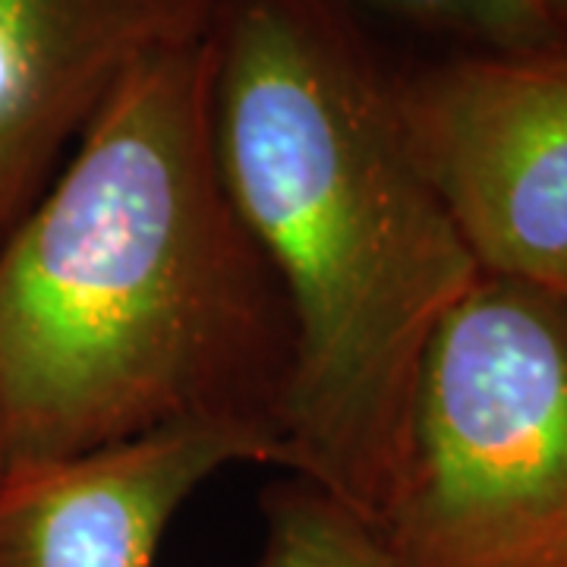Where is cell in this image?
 <instances>
[{"label":"cell","mask_w":567,"mask_h":567,"mask_svg":"<svg viewBox=\"0 0 567 567\" xmlns=\"http://www.w3.org/2000/svg\"><path fill=\"white\" fill-rule=\"evenodd\" d=\"M212 89V35L142 61L3 237L0 473L177 425L281 439L293 324L224 189Z\"/></svg>","instance_id":"6da1fadb"},{"label":"cell","mask_w":567,"mask_h":567,"mask_svg":"<svg viewBox=\"0 0 567 567\" xmlns=\"http://www.w3.org/2000/svg\"><path fill=\"white\" fill-rule=\"evenodd\" d=\"M215 152L281 284L284 473L375 524L435 328L483 275L406 148L394 66L338 0H221Z\"/></svg>","instance_id":"7a4b0ae2"},{"label":"cell","mask_w":567,"mask_h":567,"mask_svg":"<svg viewBox=\"0 0 567 567\" xmlns=\"http://www.w3.org/2000/svg\"><path fill=\"white\" fill-rule=\"evenodd\" d=\"M375 529L394 567H567V293L480 275L454 303Z\"/></svg>","instance_id":"3957f363"},{"label":"cell","mask_w":567,"mask_h":567,"mask_svg":"<svg viewBox=\"0 0 567 567\" xmlns=\"http://www.w3.org/2000/svg\"><path fill=\"white\" fill-rule=\"evenodd\" d=\"M406 148L483 275L565 290L567 48L394 66Z\"/></svg>","instance_id":"277c9868"},{"label":"cell","mask_w":567,"mask_h":567,"mask_svg":"<svg viewBox=\"0 0 567 567\" xmlns=\"http://www.w3.org/2000/svg\"><path fill=\"white\" fill-rule=\"evenodd\" d=\"M284 470L281 439L249 423L164 429L0 473V567H155L171 520L227 466Z\"/></svg>","instance_id":"5b68a950"},{"label":"cell","mask_w":567,"mask_h":567,"mask_svg":"<svg viewBox=\"0 0 567 567\" xmlns=\"http://www.w3.org/2000/svg\"><path fill=\"white\" fill-rule=\"evenodd\" d=\"M221 0H0V244L121 82L208 39Z\"/></svg>","instance_id":"8992f818"},{"label":"cell","mask_w":567,"mask_h":567,"mask_svg":"<svg viewBox=\"0 0 567 567\" xmlns=\"http://www.w3.org/2000/svg\"><path fill=\"white\" fill-rule=\"evenodd\" d=\"M256 567H394L375 524L309 480L287 476L262 498Z\"/></svg>","instance_id":"52a82bcc"},{"label":"cell","mask_w":567,"mask_h":567,"mask_svg":"<svg viewBox=\"0 0 567 567\" xmlns=\"http://www.w3.org/2000/svg\"><path fill=\"white\" fill-rule=\"evenodd\" d=\"M445 39L454 51H546L561 48L539 0H338Z\"/></svg>","instance_id":"ba28073f"},{"label":"cell","mask_w":567,"mask_h":567,"mask_svg":"<svg viewBox=\"0 0 567 567\" xmlns=\"http://www.w3.org/2000/svg\"><path fill=\"white\" fill-rule=\"evenodd\" d=\"M539 3H543V13H546L558 44L567 48V0H539Z\"/></svg>","instance_id":"9c48e42d"},{"label":"cell","mask_w":567,"mask_h":567,"mask_svg":"<svg viewBox=\"0 0 567 567\" xmlns=\"http://www.w3.org/2000/svg\"><path fill=\"white\" fill-rule=\"evenodd\" d=\"M561 293H567V284H565V290H561Z\"/></svg>","instance_id":"30bf717a"}]
</instances>
